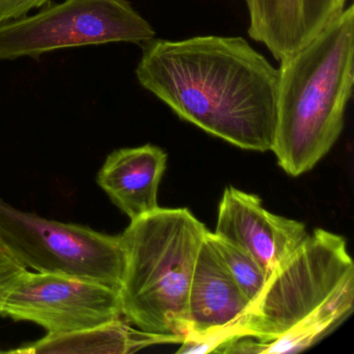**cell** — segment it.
<instances>
[{
	"label": "cell",
	"mask_w": 354,
	"mask_h": 354,
	"mask_svg": "<svg viewBox=\"0 0 354 354\" xmlns=\"http://www.w3.org/2000/svg\"><path fill=\"white\" fill-rule=\"evenodd\" d=\"M24 270V267L16 263L13 259L0 250V308L3 306L10 290Z\"/></svg>",
	"instance_id": "9a60e30c"
},
{
	"label": "cell",
	"mask_w": 354,
	"mask_h": 354,
	"mask_svg": "<svg viewBox=\"0 0 354 354\" xmlns=\"http://www.w3.org/2000/svg\"><path fill=\"white\" fill-rule=\"evenodd\" d=\"M136 74L180 119L243 150L270 151L279 69L241 37L153 39Z\"/></svg>",
	"instance_id": "6da1fadb"
},
{
	"label": "cell",
	"mask_w": 354,
	"mask_h": 354,
	"mask_svg": "<svg viewBox=\"0 0 354 354\" xmlns=\"http://www.w3.org/2000/svg\"><path fill=\"white\" fill-rule=\"evenodd\" d=\"M208 233L198 250L190 281L187 333L230 330L234 335V325L252 302L232 277Z\"/></svg>",
	"instance_id": "30bf717a"
},
{
	"label": "cell",
	"mask_w": 354,
	"mask_h": 354,
	"mask_svg": "<svg viewBox=\"0 0 354 354\" xmlns=\"http://www.w3.org/2000/svg\"><path fill=\"white\" fill-rule=\"evenodd\" d=\"M51 0H0V24L28 15L32 10L40 9Z\"/></svg>",
	"instance_id": "5bb4252c"
},
{
	"label": "cell",
	"mask_w": 354,
	"mask_h": 354,
	"mask_svg": "<svg viewBox=\"0 0 354 354\" xmlns=\"http://www.w3.org/2000/svg\"><path fill=\"white\" fill-rule=\"evenodd\" d=\"M180 335H160L133 328L125 319L69 333L48 335L39 341L12 350V353L128 354L150 346L180 344Z\"/></svg>",
	"instance_id": "7c38bea8"
},
{
	"label": "cell",
	"mask_w": 354,
	"mask_h": 354,
	"mask_svg": "<svg viewBox=\"0 0 354 354\" xmlns=\"http://www.w3.org/2000/svg\"><path fill=\"white\" fill-rule=\"evenodd\" d=\"M354 7L281 62L270 151L293 177L308 173L339 140L354 84Z\"/></svg>",
	"instance_id": "3957f363"
},
{
	"label": "cell",
	"mask_w": 354,
	"mask_h": 354,
	"mask_svg": "<svg viewBox=\"0 0 354 354\" xmlns=\"http://www.w3.org/2000/svg\"><path fill=\"white\" fill-rule=\"evenodd\" d=\"M208 230L186 208H158L121 234L123 318L142 330L183 337L196 257Z\"/></svg>",
	"instance_id": "277c9868"
},
{
	"label": "cell",
	"mask_w": 354,
	"mask_h": 354,
	"mask_svg": "<svg viewBox=\"0 0 354 354\" xmlns=\"http://www.w3.org/2000/svg\"><path fill=\"white\" fill-rule=\"evenodd\" d=\"M0 250L24 268L82 277L120 290L126 254L121 235L22 211L0 198Z\"/></svg>",
	"instance_id": "5b68a950"
},
{
	"label": "cell",
	"mask_w": 354,
	"mask_h": 354,
	"mask_svg": "<svg viewBox=\"0 0 354 354\" xmlns=\"http://www.w3.org/2000/svg\"><path fill=\"white\" fill-rule=\"evenodd\" d=\"M347 0H246L252 40L277 61L297 53L346 9Z\"/></svg>",
	"instance_id": "9c48e42d"
},
{
	"label": "cell",
	"mask_w": 354,
	"mask_h": 354,
	"mask_svg": "<svg viewBox=\"0 0 354 354\" xmlns=\"http://www.w3.org/2000/svg\"><path fill=\"white\" fill-rule=\"evenodd\" d=\"M214 234L252 254L267 279L308 236L304 223L269 212L260 198L232 186L219 203Z\"/></svg>",
	"instance_id": "ba28073f"
},
{
	"label": "cell",
	"mask_w": 354,
	"mask_h": 354,
	"mask_svg": "<svg viewBox=\"0 0 354 354\" xmlns=\"http://www.w3.org/2000/svg\"><path fill=\"white\" fill-rule=\"evenodd\" d=\"M155 35L127 0H63L0 24V61L90 45L146 44Z\"/></svg>",
	"instance_id": "8992f818"
},
{
	"label": "cell",
	"mask_w": 354,
	"mask_h": 354,
	"mask_svg": "<svg viewBox=\"0 0 354 354\" xmlns=\"http://www.w3.org/2000/svg\"><path fill=\"white\" fill-rule=\"evenodd\" d=\"M208 236L240 289L250 302L254 301L267 281L262 267L241 246L211 232Z\"/></svg>",
	"instance_id": "4fadbf2b"
},
{
	"label": "cell",
	"mask_w": 354,
	"mask_h": 354,
	"mask_svg": "<svg viewBox=\"0 0 354 354\" xmlns=\"http://www.w3.org/2000/svg\"><path fill=\"white\" fill-rule=\"evenodd\" d=\"M167 155L159 147L145 145L113 151L97 175V183L130 221L159 208V183Z\"/></svg>",
	"instance_id": "8fae6325"
},
{
	"label": "cell",
	"mask_w": 354,
	"mask_h": 354,
	"mask_svg": "<svg viewBox=\"0 0 354 354\" xmlns=\"http://www.w3.org/2000/svg\"><path fill=\"white\" fill-rule=\"evenodd\" d=\"M354 308V264L345 238L315 230L277 267L233 326L229 353L304 351L337 329Z\"/></svg>",
	"instance_id": "7a4b0ae2"
},
{
	"label": "cell",
	"mask_w": 354,
	"mask_h": 354,
	"mask_svg": "<svg viewBox=\"0 0 354 354\" xmlns=\"http://www.w3.org/2000/svg\"><path fill=\"white\" fill-rule=\"evenodd\" d=\"M0 315L40 325L50 335L84 330L123 318L120 290L82 277L28 269L10 290Z\"/></svg>",
	"instance_id": "52a82bcc"
}]
</instances>
